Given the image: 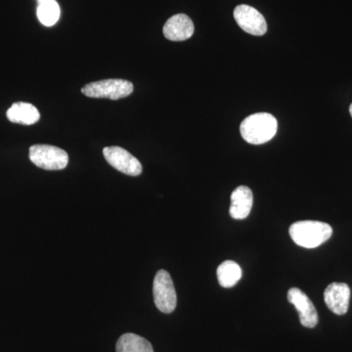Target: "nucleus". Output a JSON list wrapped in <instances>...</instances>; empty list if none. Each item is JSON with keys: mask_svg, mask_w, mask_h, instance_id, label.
Wrapping results in <instances>:
<instances>
[{"mask_svg": "<svg viewBox=\"0 0 352 352\" xmlns=\"http://www.w3.org/2000/svg\"><path fill=\"white\" fill-rule=\"evenodd\" d=\"M277 120L268 113H256L249 116L241 124V135L252 145L268 142L276 135Z\"/></svg>", "mask_w": 352, "mask_h": 352, "instance_id": "obj_1", "label": "nucleus"}, {"mask_svg": "<svg viewBox=\"0 0 352 352\" xmlns=\"http://www.w3.org/2000/svg\"><path fill=\"white\" fill-rule=\"evenodd\" d=\"M242 277L239 264L233 261H226L217 268V279L223 288H232Z\"/></svg>", "mask_w": 352, "mask_h": 352, "instance_id": "obj_14", "label": "nucleus"}, {"mask_svg": "<svg viewBox=\"0 0 352 352\" xmlns=\"http://www.w3.org/2000/svg\"><path fill=\"white\" fill-rule=\"evenodd\" d=\"M289 232L296 245L305 249H314L332 237L333 229L325 222L305 220L292 224Z\"/></svg>", "mask_w": 352, "mask_h": 352, "instance_id": "obj_2", "label": "nucleus"}, {"mask_svg": "<svg viewBox=\"0 0 352 352\" xmlns=\"http://www.w3.org/2000/svg\"><path fill=\"white\" fill-rule=\"evenodd\" d=\"M133 92V85L120 78L99 80L88 83L82 88V94L91 98H106L119 100L126 98Z\"/></svg>", "mask_w": 352, "mask_h": 352, "instance_id": "obj_3", "label": "nucleus"}, {"mask_svg": "<svg viewBox=\"0 0 352 352\" xmlns=\"http://www.w3.org/2000/svg\"><path fill=\"white\" fill-rule=\"evenodd\" d=\"M30 160L38 168L46 170H64L69 156L61 148L51 145H34L30 148Z\"/></svg>", "mask_w": 352, "mask_h": 352, "instance_id": "obj_4", "label": "nucleus"}, {"mask_svg": "<svg viewBox=\"0 0 352 352\" xmlns=\"http://www.w3.org/2000/svg\"><path fill=\"white\" fill-rule=\"evenodd\" d=\"M193 22L185 14L173 16L164 25V34L168 41H183L191 38L194 34Z\"/></svg>", "mask_w": 352, "mask_h": 352, "instance_id": "obj_10", "label": "nucleus"}, {"mask_svg": "<svg viewBox=\"0 0 352 352\" xmlns=\"http://www.w3.org/2000/svg\"><path fill=\"white\" fill-rule=\"evenodd\" d=\"M252 192L247 186H239L231 194L230 212L234 219H245L249 217L252 208Z\"/></svg>", "mask_w": 352, "mask_h": 352, "instance_id": "obj_11", "label": "nucleus"}, {"mask_svg": "<svg viewBox=\"0 0 352 352\" xmlns=\"http://www.w3.org/2000/svg\"><path fill=\"white\" fill-rule=\"evenodd\" d=\"M349 113H351V117H352V104L351 105V107H349Z\"/></svg>", "mask_w": 352, "mask_h": 352, "instance_id": "obj_16", "label": "nucleus"}, {"mask_svg": "<svg viewBox=\"0 0 352 352\" xmlns=\"http://www.w3.org/2000/svg\"><path fill=\"white\" fill-rule=\"evenodd\" d=\"M153 294L155 305L160 311L166 314L175 311L177 296L173 279L168 271H157L153 284Z\"/></svg>", "mask_w": 352, "mask_h": 352, "instance_id": "obj_5", "label": "nucleus"}, {"mask_svg": "<svg viewBox=\"0 0 352 352\" xmlns=\"http://www.w3.org/2000/svg\"><path fill=\"white\" fill-rule=\"evenodd\" d=\"M38 3H41V2L45 1V0H38Z\"/></svg>", "mask_w": 352, "mask_h": 352, "instance_id": "obj_17", "label": "nucleus"}, {"mask_svg": "<svg viewBox=\"0 0 352 352\" xmlns=\"http://www.w3.org/2000/svg\"><path fill=\"white\" fill-rule=\"evenodd\" d=\"M60 7L56 0H45L38 3V18L41 24L46 27H52L60 18Z\"/></svg>", "mask_w": 352, "mask_h": 352, "instance_id": "obj_15", "label": "nucleus"}, {"mask_svg": "<svg viewBox=\"0 0 352 352\" xmlns=\"http://www.w3.org/2000/svg\"><path fill=\"white\" fill-rule=\"evenodd\" d=\"M288 300L300 314V321L307 328H314L318 323V314L309 298L298 288H292L288 292Z\"/></svg>", "mask_w": 352, "mask_h": 352, "instance_id": "obj_8", "label": "nucleus"}, {"mask_svg": "<svg viewBox=\"0 0 352 352\" xmlns=\"http://www.w3.org/2000/svg\"><path fill=\"white\" fill-rule=\"evenodd\" d=\"M324 300L333 314H346L351 300V288L346 283H332L324 292Z\"/></svg>", "mask_w": 352, "mask_h": 352, "instance_id": "obj_9", "label": "nucleus"}, {"mask_svg": "<svg viewBox=\"0 0 352 352\" xmlns=\"http://www.w3.org/2000/svg\"><path fill=\"white\" fill-rule=\"evenodd\" d=\"M117 352H154L152 344L135 333H124L118 340Z\"/></svg>", "mask_w": 352, "mask_h": 352, "instance_id": "obj_13", "label": "nucleus"}, {"mask_svg": "<svg viewBox=\"0 0 352 352\" xmlns=\"http://www.w3.org/2000/svg\"><path fill=\"white\" fill-rule=\"evenodd\" d=\"M6 115L11 122L25 124V126L34 124L41 119V113L38 109L32 104L25 103V102L14 103L7 111Z\"/></svg>", "mask_w": 352, "mask_h": 352, "instance_id": "obj_12", "label": "nucleus"}, {"mask_svg": "<svg viewBox=\"0 0 352 352\" xmlns=\"http://www.w3.org/2000/svg\"><path fill=\"white\" fill-rule=\"evenodd\" d=\"M234 18L243 31L252 36H263L267 32L265 19L254 7L245 4L236 7Z\"/></svg>", "mask_w": 352, "mask_h": 352, "instance_id": "obj_7", "label": "nucleus"}, {"mask_svg": "<svg viewBox=\"0 0 352 352\" xmlns=\"http://www.w3.org/2000/svg\"><path fill=\"white\" fill-rule=\"evenodd\" d=\"M103 155L109 164L126 175L138 176L142 173V166L135 157L124 148L112 146L104 148Z\"/></svg>", "mask_w": 352, "mask_h": 352, "instance_id": "obj_6", "label": "nucleus"}]
</instances>
